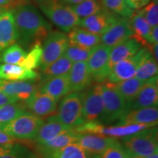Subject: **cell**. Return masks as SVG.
Here are the masks:
<instances>
[{
    "label": "cell",
    "instance_id": "obj_1",
    "mask_svg": "<svg viewBox=\"0 0 158 158\" xmlns=\"http://www.w3.org/2000/svg\"><path fill=\"white\" fill-rule=\"evenodd\" d=\"M19 37L23 44L29 45L45 39L51 26L37 7L29 4L16 5L12 11Z\"/></svg>",
    "mask_w": 158,
    "mask_h": 158
},
{
    "label": "cell",
    "instance_id": "obj_2",
    "mask_svg": "<svg viewBox=\"0 0 158 158\" xmlns=\"http://www.w3.org/2000/svg\"><path fill=\"white\" fill-rule=\"evenodd\" d=\"M40 10L64 32L79 27L80 18L77 16L70 5L61 0H35Z\"/></svg>",
    "mask_w": 158,
    "mask_h": 158
},
{
    "label": "cell",
    "instance_id": "obj_3",
    "mask_svg": "<svg viewBox=\"0 0 158 158\" xmlns=\"http://www.w3.org/2000/svg\"><path fill=\"white\" fill-rule=\"evenodd\" d=\"M126 152L133 158H142L157 153V129L150 127L122 138Z\"/></svg>",
    "mask_w": 158,
    "mask_h": 158
},
{
    "label": "cell",
    "instance_id": "obj_4",
    "mask_svg": "<svg viewBox=\"0 0 158 158\" xmlns=\"http://www.w3.org/2000/svg\"><path fill=\"white\" fill-rule=\"evenodd\" d=\"M43 123L42 118L25 111L0 129L15 139L34 140Z\"/></svg>",
    "mask_w": 158,
    "mask_h": 158
},
{
    "label": "cell",
    "instance_id": "obj_5",
    "mask_svg": "<svg viewBox=\"0 0 158 158\" xmlns=\"http://www.w3.org/2000/svg\"><path fill=\"white\" fill-rule=\"evenodd\" d=\"M103 110L99 118L104 123L116 121L127 110V103L118 93L115 84L107 82L102 84Z\"/></svg>",
    "mask_w": 158,
    "mask_h": 158
},
{
    "label": "cell",
    "instance_id": "obj_6",
    "mask_svg": "<svg viewBox=\"0 0 158 158\" xmlns=\"http://www.w3.org/2000/svg\"><path fill=\"white\" fill-rule=\"evenodd\" d=\"M56 116L62 123L73 127L84 124L82 112V93L72 92L62 99Z\"/></svg>",
    "mask_w": 158,
    "mask_h": 158
},
{
    "label": "cell",
    "instance_id": "obj_7",
    "mask_svg": "<svg viewBox=\"0 0 158 158\" xmlns=\"http://www.w3.org/2000/svg\"><path fill=\"white\" fill-rule=\"evenodd\" d=\"M69 45L68 35L60 31H50L44 39L40 66L43 70L64 55Z\"/></svg>",
    "mask_w": 158,
    "mask_h": 158
},
{
    "label": "cell",
    "instance_id": "obj_8",
    "mask_svg": "<svg viewBox=\"0 0 158 158\" xmlns=\"http://www.w3.org/2000/svg\"><path fill=\"white\" fill-rule=\"evenodd\" d=\"M111 47L99 44L93 48L87 60V66L92 81L98 83L104 82L110 73L109 56Z\"/></svg>",
    "mask_w": 158,
    "mask_h": 158
},
{
    "label": "cell",
    "instance_id": "obj_9",
    "mask_svg": "<svg viewBox=\"0 0 158 158\" xmlns=\"http://www.w3.org/2000/svg\"><path fill=\"white\" fill-rule=\"evenodd\" d=\"M103 110L102 84H96L82 92V112L85 122L95 121Z\"/></svg>",
    "mask_w": 158,
    "mask_h": 158
},
{
    "label": "cell",
    "instance_id": "obj_10",
    "mask_svg": "<svg viewBox=\"0 0 158 158\" xmlns=\"http://www.w3.org/2000/svg\"><path fill=\"white\" fill-rule=\"evenodd\" d=\"M149 50V48L144 47L140 49L133 56L120 61L114 64L110 69L107 78L109 82L117 83L133 78L135 76L139 64Z\"/></svg>",
    "mask_w": 158,
    "mask_h": 158
},
{
    "label": "cell",
    "instance_id": "obj_11",
    "mask_svg": "<svg viewBox=\"0 0 158 158\" xmlns=\"http://www.w3.org/2000/svg\"><path fill=\"white\" fill-rule=\"evenodd\" d=\"M133 36L130 19L118 17V19L100 37L102 44L107 46H116Z\"/></svg>",
    "mask_w": 158,
    "mask_h": 158
},
{
    "label": "cell",
    "instance_id": "obj_12",
    "mask_svg": "<svg viewBox=\"0 0 158 158\" xmlns=\"http://www.w3.org/2000/svg\"><path fill=\"white\" fill-rule=\"evenodd\" d=\"M157 76L146 81L135 99L127 104V110L139 109L148 107H157Z\"/></svg>",
    "mask_w": 158,
    "mask_h": 158
},
{
    "label": "cell",
    "instance_id": "obj_13",
    "mask_svg": "<svg viewBox=\"0 0 158 158\" xmlns=\"http://www.w3.org/2000/svg\"><path fill=\"white\" fill-rule=\"evenodd\" d=\"M25 106L31 114L39 117H45L54 114L57 101L48 94L43 93L38 89L25 100Z\"/></svg>",
    "mask_w": 158,
    "mask_h": 158
},
{
    "label": "cell",
    "instance_id": "obj_14",
    "mask_svg": "<svg viewBox=\"0 0 158 158\" xmlns=\"http://www.w3.org/2000/svg\"><path fill=\"white\" fill-rule=\"evenodd\" d=\"M118 141L116 138L96 134L78 133L76 143L92 155H100L112 144Z\"/></svg>",
    "mask_w": 158,
    "mask_h": 158
},
{
    "label": "cell",
    "instance_id": "obj_15",
    "mask_svg": "<svg viewBox=\"0 0 158 158\" xmlns=\"http://www.w3.org/2000/svg\"><path fill=\"white\" fill-rule=\"evenodd\" d=\"M118 17L119 16L102 7L101 10L96 14L81 20L79 27L100 35L104 34Z\"/></svg>",
    "mask_w": 158,
    "mask_h": 158
},
{
    "label": "cell",
    "instance_id": "obj_16",
    "mask_svg": "<svg viewBox=\"0 0 158 158\" xmlns=\"http://www.w3.org/2000/svg\"><path fill=\"white\" fill-rule=\"evenodd\" d=\"M158 120L157 107H148L126 110L118 119L116 125L129 124H151L156 126Z\"/></svg>",
    "mask_w": 158,
    "mask_h": 158
},
{
    "label": "cell",
    "instance_id": "obj_17",
    "mask_svg": "<svg viewBox=\"0 0 158 158\" xmlns=\"http://www.w3.org/2000/svg\"><path fill=\"white\" fill-rule=\"evenodd\" d=\"M70 92H78L87 89L92 81L86 62H75L68 74Z\"/></svg>",
    "mask_w": 158,
    "mask_h": 158
},
{
    "label": "cell",
    "instance_id": "obj_18",
    "mask_svg": "<svg viewBox=\"0 0 158 158\" xmlns=\"http://www.w3.org/2000/svg\"><path fill=\"white\" fill-rule=\"evenodd\" d=\"M39 87L35 83L27 81H6L0 79V91L19 100H27Z\"/></svg>",
    "mask_w": 158,
    "mask_h": 158
},
{
    "label": "cell",
    "instance_id": "obj_19",
    "mask_svg": "<svg viewBox=\"0 0 158 158\" xmlns=\"http://www.w3.org/2000/svg\"><path fill=\"white\" fill-rule=\"evenodd\" d=\"M19 37L13 13L7 10L0 16V52L14 44Z\"/></svg>",
    "mask_w": 158,
    "mask_h": 158
},
{
    "label": "cell",
    "instance_id": "obj_20",
    "mask_svg": "<svg viewBox=\"0 0 158 158\" xmlns=\"http://www.w3.org/2000/svg\"><path fill=\"white\" fill-rule=\"evenodd\" d=\"M72 128L73 127H69L62 123L56 115H51L49 116L47 122L43 123L40 127L34 140L36 141L37 145H40L51 141L59 134L68 131Z\"/></svg>",
    "mask_w": 158,
    "mask_h": 158
},
{
    "label": "cell",
    "instance_id": "obj_21",
    "mask_svg": "<svg viewBox=\"0 0 158 158\" xmlns=\"http://www.w3.org/2000/svg\"><path fill=\"white\" fill-rule=\"evenodd\" d=\"M39 89L43 93L48 94L56 101H58L62 97L70 92L68 74L45 81Z\"/></svg>",
    "mask_w": 158,
    "mask_h": 158
},
{
    "label": "cell",
    "instance_id": "obj_22",
    "mask_svg": "<svg viewBox=\"0 0 158 158\" xmlns=\"http://www.w3.org/2000/svg\"><path fill=\"white\" fill-rule=\"evenodd\" d=\"M142 45L134 38H130L111 48L109 56V68L124 59L133 56L141 48Z\"/></svg>",
    "mask_w": 158,
    "mask_h": 158
},
{
    "label": "cell",
    "instance_id": "obj_23",
    "mask_svg": "<svg viewBox=\"0 0 158 158\" xmlns=\"http://www.w3.org/2000/svg\"><path fill=\"white\" fill-rule=\"evenodd\" d=\"M39 78L37 73L18 64H0V79L6 81H30Z\"/></svg>",
    "mask_w": 158,
    "mask_h": 158
},
{
    "label": "cell",
    "instance_id": "obj_24",
    "mask_svg": "<svg viewBox=\"0 0 158 158\" xmlns=\"http://www.w3.org/2000/svg\"><path fill=\"white\" fill-rule=\"evenodd\" d=\"M130 23L133 31L132 38H134L141 45L147 48L149 45H151L152 44L150 45L147 42V39L152 30V27L139 11L133 13L130 19Z\"/></svg>",
    "mask_w": 158,
    "mask_h": 158
},
{
    "label": "cell",
    "instance_id": "obj_25",
    "mask_svg": "<svg viewBox=\"0 0 158 158\" xmlns=\"http://www.w3.org/2000/svg\"><path fill=\"white\" fill-rule=\"evenodd\" d=\"M77 138H78V133L75 131L73 128H72L68 131L59 134L51 141L45 142L40 145H37L39 153L40 155H45L62 149L71 143H76Z\"/></svg>",
    "mask_w": 158,
    "mask_h": 158
},
{
    "label": "cell",
    "instance_id": "obj_26",
    "mask_svg": "<svg viewBox=\"0 0 158 158\" xmlns=\"http://www.w3.org/2000/svg\"><path fill=\"white\" fill-rule=\"evenodd\" d=\"M69 43L84 47L93 48L101 43L100 35L86 30L85 29L75 28L72 29L68 35Z\"/></svg>",
    "mask_w": 158,
    "mask_h": 158
},
{
    "label": "cell",
    "instance_id": "obj_27",
    "mask_svg": "<svg viewBox=\"0 0 158 158\" xmlns=\"http://www.w3.org/2000/svg\"><path fill=\"white\" fill-rule=\"evenodd\" d=\"M144 82L137 78H132L114 84L118 93L129 104L135 99Z\"/></svg>",
    "mask_w": 158,
    "mask_h": 158
},
{
    "label": "cell",
    "instance_id": "obj_28",
    "mask_svg": "<svg viewBox=\"0 0 158 158\" xmlns=\"http://www.w3.org/2000/svg\"><path fill=\"white\" fill-rule=\"evenodd\" d=\"M40 155V158H90L89 154L77 143H71L62 149Z\"/></svg>",
    "mask_w": 158,
    "mask_h": 158
},
{
    "label": "cell",
    "instance_id": "obj_29",
    "mask_svg": "<svg viewBox=\"0 0 158 158\" xmlns=\"http://www.w3.org/2000/svg\"><path fill=\"white\" fill-rule=\"evenodd\" d=\"M157 62L153 58L149 49L139 64L135 76L139 80L146 81L153 77L157 76Z\"/></svg>",
    "mask_w": 158,
    "mask_h": 158
},
{
    "label": "cell",
    "instance_id": "obj_30",
    "mask_svg": "<svg viewBox=\"0 0 158 158\" xmlns=\"http://www.w3.org/2000/svg\"><path fill=\"white\" fill-rule=\"evenodd\" d=\"M72 65L73 62L63 55L48 67L42 70L44 81L54 77L68 74Z\"/></svg>",
    "mask_w": 158,
    "mask_h": 158
},
{
    "label": "cell",
    "instance_id": "obj_31",
    "mask_svg": "<svg viewBox=\"0 0 158 158\" xmlns=\"http://www.w3.org/2000/svg\"><path fill=\"white\" fill-rule=\"evenodd\" d=\"M27 52L21 45L16 43L10 45L1 53L2 62L5 64L22 65Z\"/></svg>",
    "mask_w": 158,
    "mask_h": 158
},
{
    "label": "cell",
    "instance_id": "obj_32",
    "mask_svg": "<svg viewBox=\"0 0 158 158\" xmlns=\"http://www.w3.org/2000/svg\"><path fill=\"white\" fill-rule=\"evenodd\" d=\"M26 108L25 105L18 102L0 106V128L24 113Z\"/></svg>",
    "mask_w": 158,
    "mask_h": 158
},
{
    "label": "cell",
    "instance_id": "obj_33",
    "mask_svg": "<svg viewBox=\"0 0 158 158\" xmlns=\"http://www.w3.org/2000/svg\"><path fill=\"white\" fill-rule=\"evenodd\" d=\"M70 7L73 11L80 19H85L90 15L96 14L102 9V6L98 0H84L81 2Z\"/></svg>",
    "mask_w": 158,
    "mask_h": 158
},
{
    "label": "cell",
    "instance_id": "obj_34",
    "mask_svg": "<svg viewBox=\"0 0 158 158\" xmlns=\"http://www.w3.org/2000/svg\"><path fill=\"white\" fill-rule=\"evenodd\" d=\"M101 5L104 9L119 17L130 19L134 13L127 5L125 0H101Z\"/></svg>",
    "mask_w": 158,
    "mask_h": 158
},
{
    "label": "cell",
    "instance_id": "obj_35",
    "mask_svg": "<svg viewBox=\"0 0 158 158\" xmlns=\"http://www.w3.org/2000/svg\"><path fill=\"white\" fill-rule=\"evenodd\" d=\"M93 48H86L69 43L64 56L70 59L72 62H86L92 54Z\"/></svg>",
    "mask_w": 158,
    "mask_h": 158
},
{
    "label": "cell",
    "instance_id": "obj_36",
    "mask_svg": "<svg viewBox=\"0 0 158 158\" xmlns=\"http://www.w3.org/2000/svg\"><path fill=\"white\" fill-rule=\"evenodd\" d=\"M43 55V46L40 42H37L33 45L32 48L27 54L21 66L29 70H35L40 65Z\"/></svg>",
    "mask_w": 158,
    "mask_h": 158
},
{
    "label": "cell",
    "instance_id": "obj_37",
    "mask_svg": "<svg viewBox=\"0 0 158 158\" xmlns=\"http://www.w3.org/2000/svg\"><path fill=\"white\" fill-rule=\"evenodd\" d=\"M0 158H31L26 148L13 144L8 147H0Z\"/></svg>",
    "mask_w": 158,
    "mask_h": 158
},
{
    "label": "cell",
    "instance_id": "obj_38",
    "mask_svg": "<svg viewBox=\"0 0 158 158\" xmlns=\"http://www.w3.org/2000/svg\"><path fill=\"white\" fill-rule=\"evenodd\" d=\"M138 11L143 15L152 28L157 27L158 24L157 0H151L149 4Z\"/></svg>",
    "mask_w": 158,
    "mask_h": 158
},
{
    "label": "cell",
    "instance_id": "obj_39",
    "mask_svg": "<svg viewBox=\"0 0 158 158\" xmlns=\"http://www.w3.org/2000/svg\"><path fill=\"white\" fill-rule=\"evenodd\" d=\"M126 150L123 146L116 141L100 155V158H125Z\"/></svg>",
    "mask_w": 158,
    "mask_h": 158
},
{
    "label": "cell",
    "instance_id": "obj_40",
    "mask_svg": "<svg viewBox=\"0 0 158 158\" xmlns=\"http://www.w3.org/2000/svg\"><path fill=\"white\" fill-rule=\"evenodd\" d=\"M16 143V139L0 129V147H8Z\"/></svg>",
    "mask_w": 158,
    "mask_h": 158
},
{
    "label": "cell",
    "instance_id": "obj_41",
    "mask_svg": "<svg viewBox=\"0 0 158 158\" xmlns=\"http://www.w3.org/2000/svg\"><path fill=\"white\" fill-rule=\"evenodd\" d=\"M150 1L151 0H125V2L130 9L138 10L145 7Z\"/></svg>",
    "mask_w": 158,
    "mask_h": 158
},
{
    "label": "cell",
    "instance_id": "obj_42",
    "mask_svg": "<svg viewBox=\"0 0 158 158\" xmlns=\"http://www.w3.org/2000/svg\"><path fill=\"white\" fill-rule=\"evenodd\" d=\"M19 101V99L14 97L10 96L8 94L4 93L3 92L0 91V106H5L7 104L15 103Z\"/></svg>",
    "mask_w": 158,
    "mask_h": 158
},
{
    "label": "cell",
    "instance_id": "obj_43",
    "mask_svg": "<svg viewBox=\"0 0 158 158\" xmlns=\"http://www.w3.org/2000/svg\"><path fill=\"white\" fill-rule=\"evenodd\" d=\"M147 42L149 44H155L158 43V27H152V30L150 31L149 37H148Z\"/></svg>",
    "mask_w": 158,
    "mask_h": 158
},
{
    "label": "cell",
    "instance_id": "obj_44",
    "mask_svg": "<svg viewBox=\"0 0 158 158\" xmlns=\"http://www.w3.org/2000/svg\"><path fill=\"white\" fill-rule=\"evenodd\" d=\"M13 4H14V0H0V7L7 10Z\"/></svg>",
    "mask_w": 158,
    "mask_h": 158
},
{
    "label": "cell",
    "instance_id": "obj_45",
    "mask_svg": "<svg viewBox=\"0 0 158 158\" xmlns=\"http://www.w3.org/2000/svg\"><path fill=\"white\" fill-rule=\"evenodd\" d=\"M152 48L150 51H151L152 55L153 58L155 59V60L157 62L158 60V56H157V49H158V44L157 43H155V44H152Z\"/></svg>",
    "mask_w": 158,
    "mask_h": 158
},
{
    "label": "cell",
    "instance_id": "obj_46",
    "mask_svg": "<svg viewBox=\"0 0 158 158\" xmlns=\"http://www.w3.org/2000/svg\"><path fill=\"white\" fill-rule=\"evenodd\" d=\"M63 2L67 4V5H70V6H73L75 5H77V4L81 2L84 1V0H61Z\"/></svg>",
    "mask_w": 158,
    "mask_h": 158
},
{
    "label": "cell",
    "instance_id": "obj_47",
    "mask_svg": "<svg viewBox=\"0 0 158 158\" xmlns=\"http://www.w3.org/2000/svg\"><path fill=\"white\" fill-rule=\"evenodd\" d=\"M142 158H158V153H155V154H154V155H152L147 156V157H142Z\"/></svg>",
    "mask_w": 158,
    "mask_h": 158
},
{
    "label": "cell",
    "instance_id": "obj_48",
    "mask_svg": "<svg viewBox=\"0 0 158 158\" xmlns=\"http://www.w3.org/2000/svg\"><path fill=\"white\" fill-rule=\"evenodd\" d=\"M7 10H7V9H5V8H3V7H0V16H1V15H2L4 13H5V12H6Z\"/></svg>",
    "mask_w": 158,
    "mask_h": 158
},
{
    "label": "cell",
    "instance_id": "obj_49",
    "mask_svg": "<svg viewBox=\"0 0 158 158\" xmlns=\"http://www.w3.org/2000/svg\"><path fill=\"white\" fill-rule=\"evenodd\" d=\"M125 158H133V157H131L129 154H128L127 152H126V156H125Z\"/></svg>",
    "mask_w": 158,
    "mask_h": 158
},
{
    "label": "cell",
    "instance_id": "obj_50",
    "mask_svg": "<svg viewBox=\"0 0 158 158\" xmlns=\"http://www.w3.org/2000/svg\"><path fill=\"white\" fill-rule=\"evenodd\" d=\"M90 158H100V155H92V157H90Z\"/></svg>",
    "mask_w": 158,
    "mask_h": 158
}]
</instances>
